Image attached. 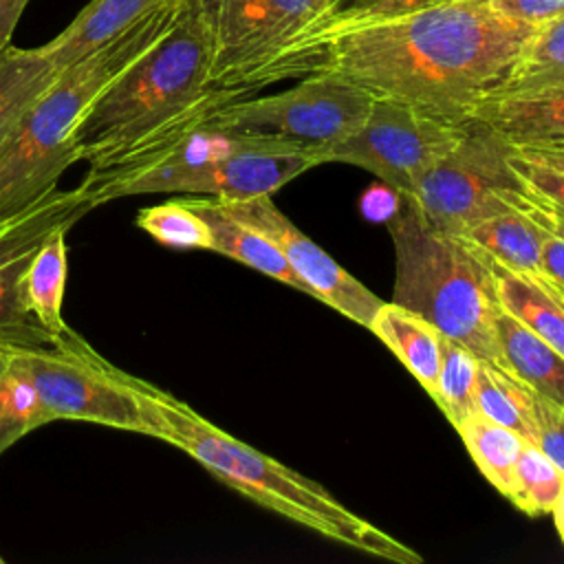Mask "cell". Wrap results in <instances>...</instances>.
Instances as JSON below:
<instances>
[{
    "label": "cell",
    "instance_id": "cell-37",
    "mask_svg": "<svg viewBox=\"0 0 564 564\" xmlns=\"http://www.w3.org/2000/svg\"><path fill=\"white\" fill-rule=\"evenodd\" d=\"M18 212H20V209H18ZM18 212H13V214H0V231H2V229H4L13 218H15V214H18Z\"/></svg>",
    "mask_w": 564,
    "mask_h": 564
},
{
    "label": "cell",
    "instance_id": "cell-3",
    "mask_svg": "<svg viewBox=\"0 0 564 564\" xmlns=\"http://www.w3.org/2000/svg\"><path fill=\"white\" fill-rule=\"evenodd\" d=\"M214 37L200 0H185L174 24L95 101L75 134V161L101 167L183 117L231 95L212 88Z\"/></svg>",
    "mask_w": 564,
    "mask_h": 564
},
{
    "label": "cell",
    "instance_id": "cell-5",
    "mask_svg": "<svg viewBox=\"0 0 564 564\" xmlns=\"http://www.w3.org/2000/svg\"><path fill=\"white\" fill-rule=\"evenodd\" d=\"M161 9L132 29L62 68L24 119L0 143V214H13L57 187L75 161V134L106 88L176 20L181 7Z\"/></svg>",
    "mask_w": 564,
    "mask_h": 564
},
{
    "label": "cell",
    "instance_id": "cell-14",
    "mask_svg": "<svg viewBox=\"0 0 564 564\" xmlns=\"http://www.w3.org/2000/svg\"><path fill=\"white\" fill-rule=\"evenodd\" d=\"M66 234L68 227L53 229L33 249L15 278L18 308L51 339H57L70 328L62 315L68 278Z\"/></svg>",
    "mask_w": 564,
    "mask_h": 564
},
{
    "label": "cell",
    "instance_id": "cell-21",
    "mask_svg": "<svg viewBox=\"0 0 564 564\" xmlns=\"http://www.w3.org/2000/svg\"><path fill=\"white\" fill-rule=\"evenodd\" d=\"M57 75L59 68L42 46L18 48L9 44L0 51V143L24 119Z\"/></svg>",
    "mask_w": 564,
    "mask_h": 564
},
{
    "label": "cell",
    "instance_id": "cell-19",
    "mask_svg": "<svg viewBox=\"0 0 564 564\" xmlns=\"http://www.w3.org/2000/svg\"><path fill=\"white\" fill-rule=\"evenodd\" d=\"M496 339L502 366L535 394L564 405V355L509 313H496Z\"/></svg>",
    "mask_w": 564,
    "mask_h": 564
},
{
    "label": "cell",
    "instance_id": "cell-20",
    "mask_svg": "<svg viewBox=\"0 0 564 564\" xmlns=\"http://www.w3.org/2000/svg\"><path fill=\"white\" fill-rule=\"evenodd\" d=\"M487 267L498 306L564 355V304L553 286L540 275Z\"/></svg>",
    "mask_w": 564,
    "mask_h": 564
},
{
    "label": "cell",
    "instance_id": "cell-11",
    "mask_svg": "<svg viewBox=\"0 0 564 564\" xmlns=\"http://www.w3.org/2000/svg\"><path fill=\"white\" fill-rule=\"evenodd\" d=\"M465 123H449L390 97H375L364 121L322 154V163L337 161L364 167L383 185L410 196L425 172L458 141Z\"/></svg>",
    "mask_w": 564,
    "mask_h": 564
},
{
    "label": "cell",
    "instance_id": "cell-29",
    "mask_svg": "<svg viewBox=\"0 0 564 564\" xmlns=\"http://www.w3.org/2000/svg\"><path fill=\"white\" fill-rule=\"evenodd\" d=\"M560 79H564V15L535 29L505 88H524Z\"/></svg>",
    "mask_w": 564,
    "mask_h": 564
},
{
    "label": "cell",
    "instance_id": "cell-13",
    "mask_svg": "<svg viewBox=\"0 0 564 564\" xmlns=\"http://www.w3.org/2000/svg\"><path fill=\"white\" fill-rule=\"evenodd\" d=\"M467 121L487 126L513 145L560 143L564 141V79L498 90L485 97Z\"/></svg>",
    "mask_w": 564,
    "mask_h": 564
},
{
    "label": "cell",
    "instance_id": "cell-33",
    "mask_svg": "<svg viewBox=\"0 0 564 564\" xmlns=\"http://www.w3.org/2000/svg\"><path fill=\"white\" fill-rule=\"evenodd\" d=\"M540 278L564 293V236L544 229L540 245Z\"/></svg>",
    "mask_w": 564,
    "mask_h": 564
},
{
    "label": "cell",
    "instance_id": "cell-6",
    "mask_svg": "<svg viewBox=\"0 0 564 564\" xmlns=\"http://www.w3.org/2000/svg\"><path fill=\"white\" fill-rule=\"evenodd\" d=\"M394 247L392 302L423 315L476 357L502 364L489 267L454 234L432 227L410 200L388 223Z\"/></svg>",
    "mask_w": 564,
    "mask_h": 564
},
{
    "label": "cell",
    "instance_id": "cell-17",
    "mask_svg": "<svg viewBox=\"0 0 564 564\" xmlns=\"http://www.w3.org/2000/svg\"><path fill=\"white\" fill-rule=\"evenodd\" d=\"M542 234L544 227L511 203V207L489 214L454 236L487 264L540 275Z\"/></svg>",
    "mask_w": 564,
    "mask_h": 564
},
{
    "label": "cell",
    "instance_id": "cell-30",
    "mask_svg": "<svg viewBox=\"0 0 564 564\" xmlns=\"http://www.w3.org/2000/svg\"><path fill=\"white\" fill-rule=\"evenodd\" d=\"M46 423L31 383L4 361L0 381V454Z\"/></svg>",
    "mask_w": 564,
    "mask_h": 564
},
{
    "label": "cell",
    "instance_id": "cell-1",
    "mask_svg": "<svg viewBox=\"0 0 564 564\" xmlns=\"http://www.w3.org/2000/svg\"><path fill=\"white\" fill-rule=\"evenodd\" d=\"M538 26L487 0H447L425 11L344 29L295 48L273 82L330 73L449 123L502 90Z\"/></svg>",
    "mask_w": 564,
    "mask_h": 564
},
{
    "label": "cell",
    "instance_id": "cell-22",
    "mask_svg": "<svg viewBox=\"0 0 564 564\" xmlns=\"http://www.w3.org/2000/svg\"><path fill=\"white\" fill-rule=\"evenodd\" d=\"M456 432L467 454L476 463L478 471L489 480V485L498 494L511 498L518 458L527 438L480 412H474L467 419H463L456 425Z\"/></svg>",
    "mask_w": 564,
    "mask_h": 564
},
{
    "label": "cell",
    "instance_id": "cell-38",
    "mask_svg": "<svg viewBox=\"0 0 564 564\" xmlns=\"http://www.w3.org/2000/svg\"><path fill=\"white\" fill-rule=\"evenodd\" d=\"M2 370H4V357H2V350H0V381H2Z\"/></svg>",
    "mask_w": 564,
    "mask_h": 564
},
{
    "label": "cell",
    "instance_id": "cell-34",
    "mask_svg": "<svg viewBox=\"0 0 564 564\" xmlns=\"http://www.w3.org/2000/svg\"><path fill=\"white\" fill-rule=\"evenodd\" d=\"M513 145V143H511ZM513 152L531 163H540L564 172V141L560 143H531V145H513Z\"/></svg>",
    "mask_w": 564,
    "mask_h": 564
},
{
    "label": "cell",
    "instance_id": "cell-28",
    "mask_svg": "<svg viewBox=\"0 0 564 564\" xmlns=\"http://www.w3.org/2000/svg\"><path fill=\"white\" fill-rule=\"evenodd\" d=\"M564 485V471L531 441L524 443L518 467L511 502L527 516L551 513Z\"/></svg>",
    "mask_w": 564,
    "mask_h": 564
},
{
    "label": "cell",
    "instance_id": "cell-2",
    "mask_svg": "<svg viewBox=\"0 0 564 564\" xmlns=\"http://www.w3.org/2000/svg\"><path fill=\"white\" fill-rule=\"evenodd\" d=\"M134 388L148 436L183 449L245 498L368 555L397 564L423 562L414 549L344 507L328 489L227 434L185 401L137 377Z\"/></svg>",
    "mask_w": 564,
    "mask_h": 564
},
{
    "label": "cell",
    "instance_id": "cell-32",
    "mask_svg": "<svg viewBox=\"0 0 564 564\" xmlns=\"http://www.w3.org/2000/svg\"><path fill=\"white\" fill-rule=\"evenodd\" d=\"M502 15L542 26L564 15V0H487Z\"/></svg>",
    "mask_w": 564,
    "mask_h": 564
},
{
    "label": "cell",
    "instance_id": "cell-35",
    "mask_svg": "<svg viewBox=\"0 0 564 564\" xmlns=\"http://www.w3.org/2000/svg\"><path fill=\"white\" fill-rule=\"evenodd\" d=\"M31 0H0V51L11 44L13 31Z\"/></svg>",
    "mask_w": 564,
    "mask_h": 564
},
{
    "label": "cell",
    "instance_id": "cell-16",
    "mask_svg": "<svg viewBox=\"0 0 564 564\" xmlns=\"http://www.w3.org/2000/svg\"><path fill=\"white\" fill-rule=\"evenodd\" d=\"M178 2L183 0H90L59 35L42 44V51L62 70L106 46L148 15Z\"/></svg>",
    "mask_w": 564,
    "mask_h": 564
},
{
    "label": "cell",
    "instance_id": "cell-36",
    "mask_svg": "<svg viewBox=\"0 0 564 564\" xmlns=\"http://www.w3.org/2000/svg\"><path fill=\"white\" fill-rule=\"evenodd\" d=\"M551 518H553L555 531H557V535H560V540L564 544V485H562V491H560V496H557V500H555V505L551 509Z\"/></svg>",
    "mask_w": 564,
    "mask_h": 564
},
{
    "label": "cell",
    "instance_id": "cell-8",
    "mask_svg": "<svg viewBox=\"0 0 564 564\" xmlns=\"http://www.w3.org/2000/svg\"><path fill=\"white\" fill-rule=\"evenodd\" d=\"M297 79L280 93L220 99L203 110V119L258 145L308 154L319 165L322 154L364 121L375 97L330 73Z\"/></svg>",
    "mask_w": 564,
    "mask_h": 564
},
{
    "label": "cell",
    "instance_id": "cell-27",
    "mask_svg": "<svg viewBox=\"0 0 564 564\" xmlns=\"http://www.w3.org/2000/svg\"><path fill=\"white\" fill-rule=\"evenodd\" d=\"M137 225L163 247L212 251V231L207 223L183 198H170L141 209L137 214Z\"/></svg>",
    "mask_w": 564,
    "mask_h": 564
},
{
    "label": "cell",
    "instance_id": "cell-9",
    "mask_svg": "<svg viewBox=\"0 0 564 564\" xmlns=\"http://www.w3.org/2000/svg\"><path fill=\"white\" fill-rule=\"evenodd\" d=\"M214 37L212 88L231 97L269 86L286 51L330 0H200Z\"/></svg>",
    "mask_w": 564,
    "mask_h": 564
},
{
    "label": "cell",
    "instance_id": "cell-4",
    "mask_svg": "<svg viewBox=\"0 0 564 564\" xmlns=\"http://www.w3.org/2000/svg\"><path fill=\"white\" fill-rule=\"evenodd\" d=\"M315 165L308 154L264 148L192 117L101 167H88L77 187L95 207L139 194L251 198L271 196Z\"/></svg>",
    "mask_w": 564,
    "mask_h": 564
},
{
    "label": "cell",
    "instance_id": "cell-39",
    "mask_svg": "<svg viewBox=\"0 0 564 564\" xmlns=\"http://www.w3.org/2000/svg\"><path fill=\"white\" fill-rule=\"evenodd\" d=\"M551 286H553V284H551ZM553 291H555V293H557V297H560V300H562V304H564V293H562V291H557V289H555V286H553Z\"/></svg>",
    "mask_w": 564,
    "mask_h": 564
},
{
    "label": "cell",
    "instance_id": "cell-40",
    "mask_svg": "<svg viewBox=\"0 0 564 564\" xmlns=\"http://www.w3.org/2000/svg\"><path fill=\"white\" fill-rule=\"evenodd\" d=\"M0 564H4V557H2V555H0Z\"/></svg>",
    "mask_w": 564,
    "mask_h": 564
},
{
    "label": "cell",
    "instance_id": "cell-12",
    "mask_svg": "<svg viewBox=\"0 0 564 564\" xmlns=\"http://www.w3.org/2000/svg\"><path fill=\"white\" fill-rule=\"evenodd\" d=\"M220 200L231 214L273 240L284 260L306 284L308 295L328 304L355 324L368 328L375 311L383 300H379L366 284L350 275L319 245H315L302 229H297L295 223H291V218L280 212L269 194Z\"/></svg>",
    "mask_w": 564,
    "mask_h": 564
},
{
    "label": "cell",
    "instance_id": "cell-31",
    "mask_svg": "<svg viewBox=\"0 0 564 564\" xmlns=\"http://www.w3.org/2000/svg\"><path fill=\"white\" fill-rule=\"evenodd\" d=\"M533 443L564 471V405L535 394Z\"/></svg>",
    "mask_w": 564,
    "mask_h": 564
},
{
    "label": "cell",
    "instance_id": "cell-15",
    "mask_svg": "<svg viewBox=\"0 0 564 564\" xmlns=\"http://www.w3.org/2000/svg\"><path fill=\"white\" fill-rule=\"evenodd\" d=\"M209 227L212 251L247 264L291 289L308 293L306 284L284 260L269 236L231 214L218 196H181Z\"/></svg>",
    "mask_w": 564,
    "mask_h": 564
},
{
    "label": "cell",
    "instance_id": "cell-26",
    "mask_svg": "<svg viewBox=\"0 0 564 564\" xmlns=\"http://www.w3.org/2000/svg\"><path fill=\"white\" fill-rule=\"evenodd\" d=\"M441 2H447V0H330V4L326 9V13L322 15V20L315 26H311L286 51V55L280 59V64L295 48H300V46H304V44H308V42H313L317 37L330 35V33H337V31H344V29H352V26H366V24H377V22H388V20L405 18V15L425 11L430 7H436ZM275 68H273V73H275ZM273 73L269 77V84L273 79Z\"/></svg>",
    "mask_w": 564,
    "mask_h": 564
},
{
    "label": "cell",
    "instance_id": "cell-10",
    "mask_svg": "<svg viewBox=\"0 0 564 564\" xmlns=\"http://www.w3.org/2000/svg\"><path fill=\"white\" fill-rule=\"evenodd\" d=\"M518 181L511 143L487 126L467 121L452 150L405 196L436 229L460 234L471 223L511 207Z\"/></svg>",
    "mask_w": 564,
    "mask_h": 564
},
{
    "label": "cell",
    "instance_id": "cell-7",
    "mask_svg": "<svg viewBox=\"0 0 564 564\" xmlns=\"http://www.w3.org/2000/svg\"><path fill=\"white\" fill-rule=\"evenodd\" d=\"M0 350L31 383L48 423L84 421L148 436L134 377L106 361L75 330L57 339L0 337Z\"/></svg>",
    "mask_w": 564,
    "mask_h": 564
},
{
    "label": "cell",
    "instance_id": "cell-24",
    "mask_svg": "<svg viewBox=\"0 0 564 564\" xmlns=\"http://www.w3.org/2000/svg\"><path fill=\"white\" fill-rule=\"evenodd\" d=\"M511 165L518 181L511 203L544 229L564 236V172L518 156L513 145Z\"/></svg>",
    "mask_w": 564,
    "mask_h": 564
},
{
    "label": "cell",
    "instance_id": "cell-25",
    "mask_svg": "<svg viewBox=\"0 0 564 564\" xmlns=\"http://www.w3.org/2000/svg\"><path fill=\"white\" fill-rule=\"evenodd\" d=\"M478 361L480 357H476L467 346L441 335V361L436 377V394L432 401L441 408V412L454 427L469 414L478 412Z\"/></svg>",
    "mask_w": 564,
    "mask_h": 564
},
{
    "label": "cell",
    "instance_id": "cell-23",
    "mask_svg": "<svg viewBox=\"0 0 564 564\" xmlns=\"http://www.w3.org/2000/svg\"><path fill=\"white\" fill-rule=\"evenodd\" d=\"M478 412L511 427L533 443L535 436V392L502 364L480 359L476 377Z\"/></svg>",
    "mask_w": 564,
    "mask_h": 564
},
{
    "label": "cell",
    "instance_id": "cell-18",
    "mask_svg": "<svg viewBox=\"0 0 564 564\" xmlns=\"http://www.w3.org/2000/svg\"><path fill=\"white\" fill-rule=\"evenodd\" d=\"M368 330L392 350L419 386L434 399L441 361V333L436 326L397 302H381Z\"/></svg>",
    "mask_w": 564,
    "mask_h": 564
}]
</instances>
